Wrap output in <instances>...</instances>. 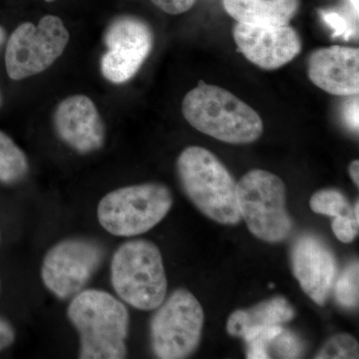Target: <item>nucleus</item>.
Masks as SVG:
<instances>
[{
    "mask_svg": "<svg viewBox=\"0 0 359 359\" xmlns=\"http://www.w3.org/2000/svg\"><path fill=\"white\" fill-rule=\"evenodd\" d=\"M67 318L79 334V358H126L129 311L109 292L94 289L78 292L68 306Z\"/></svg>",
    "mask_w": 359,
    "mask_h": 359,
    "instance_id": "1",
    "label": "nucleus"
},
{
    "mask_svg": "<svg viewBox=\"0 0 359 359\" xmlns=\"http://www.w3.org/2000/svg\"><path fill=\"white\" fill-rule=\"evenodd\" d=\"M182 112L194 128L217 140L250 144L264 131L256 111L228 90L200 81L182 103Z\"/></svg>",
    "mask_w": 359,
    "mask_h": 359,
    "instance_id": "2",
    "label": "nucleus"
},
{
    "mask_svg": "<svg viewBox=\"0 0 359 359\" xmlns=\"http://www.w3.org/2000/svg\"><path fill=\"white\" fill-rule=\"evenodd\" d=\"M180 183L198 209L222 224L242 221L237 199V183L221 162L207 149L186 148L177 160Z\"/></svg>",
    "mask_w": 359,
    "mask_h": 359,
    "instance_id": "3",
    "label": "nucleus"
},
{
    "mask_svg": "<svg viewBox=\"0 0 359 359\" xmlns=\"http://www.w3.org/2000/svg\"><path fill=\"white\" fill-rule=\"evenodd\" d=\"M111 283L130 306L153 311L166 299L168 282L159 248L147 240H132L116 250L111 261Z\"/></svg>",
    "mask_w": 359,
    "mask_h": 359,
    "instance_id": "4",
    "label": "nucleus"
},
{
    "mask_svg": "<svg viewBox=\"0 0 359 359\" xmlns=\"http://www.w3.org/2000/svg\"><path fill=\"white\" fill-rule=\"evenodd\" d=\"M172 205L173 196L163 184L123 187L104 196L97 207V218L111 235L134 237L152 230Z\"/></svg>",
    "mask_w": 359,
    "mask_h": 359,
    "instance_id": "5",
    "label": "nucleus"
},
{
    "mask_svg": "<svg viewBox=\"0 0 359 359\" xmlns=\"http://www.w3.org/2000/svg\"><path fill=\"white\" fill-rule=\"evenodd\" d=\"M237 199L241 218L255 237L271 244L290 237L294 224L280 177L264 170L248 172L237 183Z\"/></svg>",
    "mask_w": 359,
    "mask_h": 359,
    "instance_id": "6",
    "label": "nucleus"
},
{
    "mask_svg": "<svg viewBox=\"0 0 359 359\" xmlns=\"http://www.w3.org/2000/svg\"><path fill=\"white\" fill-rule=\"evenodd\" d=\"M150 325L151 346L156 358L182 359L199 346L204 311L189 290L179 289L158 306Z\"/></svg>",
    "mask_w": 359,
    "mask_h": 359,
    "instance_id": "7",
    "label": "nucleus"
},
{
    "mask_svg": "<svg viewBox=\"0 0 359 359\" xmlns=\"http://www.w3.org/2000/svg\"><path fill=\"white\" fill-rule=\"evenodd\" d=\"M68 41L69 32L57 16H44L37 25L22 23L7 43V74L13 80H22L43 72L62 55Z\"/></svg>",
    "mask_w": 359,
    "mask_h": 359,
    "instance_id": "8",
    "label": "nucleus"
},
{
    "mask_svg": "<svg viewBox=\"0 0 359 359\" xmlns=\"http://www.w3.org/2000/svg\"><path fill=\"white\" fill-rule=\"evenodd\" d=\"M105 255L104 245L93 238H65L45 255L42 282L58 299H70L84 289L100 268Z\"/></svg>",
    "mask_w": 359,
    "mask_h": 359,
    "instance_id": "9",
    "label": "nucleus"
},
{
    "mask_svg": "<svg viewBox=\"0 0 359 359\" xmlns=\"http://www.w3.org/2000/svg\"><path fill=\"white\" fill-rule=\"evenodd\" d=\"M150 26L133 16L113 21L105 33V53L101 59L103 76L115 84L129 81L137 74L153 48Z\"/></svg>",
    "mask_w": 359,
    "mask_h": 359,
    "instance_id": "10",
    "label": "nucleus"
},
{
    "mask_svg": "<svg viewBox=\"0 0 359 359\" xmlns=\"http://www.w3.org/2000/svg\"><path fill=\"white\" fill-rule=\"evenodd\" d=\"M233 39L238 51L257 67L278 69L294 60L302 50L299 34L289 25L256 26L237 23Z\"/></svg>",
    "mask_w": 359,
    "mask_h": 359,
    "instance_id": "11",
    "label": "nucleus"
},
{
    "mask_svg": "<svg viewBox=\"0 0 359 359\" xmlns=\"http://www.w3.org/2000/svg\"><path fill=\"white\" fill-rule=\"evenodd\" d=\"M54 126L59 138L80 154L95 152L105 142L102 118L87 96L68 97L59 104Z\"/></svg>",
    "mask_w": 359,
    "mask_h": 359,
    "instance_id": "12",
    "label": "nucleus"
},
{
    "mask_svg": "<svg viewBox=\"0 0 359 359\" xmlns=\"http://www.w3.org/2000/svg\"><path fill=\"white\" fill-rule=\"evenodd\" d=\"M292 266L302 290L323 306L337 273L334 254L327 245L313 236L299 238L292 247Z\"/></svg>",
    "mask_w": 359,
    "mask_h": 359,
    "instance_id": "13",
    "label": "nucleus"
},
{
    "mask_svg": "<svg viewBox=\"0 0 359 359\" xmlns=\"http://www.w3.org/2000/svg\"><path fill=\"white\" fill-rule=\"evenodd\" d=\"M309 79L314 85L337 96L358 95L359 51L351 47H325L314 50L308 61Z\"/></svg>",
    "mask_w": 359,
    "mask_h": 359,
    "instance_id": "14",
    "label": "nucleus"
},
{
    "mask_svg": "<svg viewBox=\"0 0 359 359\" xmlns=\"http://www.w3.org/2000/svg\"><path fill=\"white\" fill-rule=\"evenodd\" d=\"M224 7L242 25L283 26L299 11V0H224Z\"/></svg>",
    "mask_w": 359,
    "mask_h": 359,
    "instance_id": "15",
    "label": "nucleus"
},
{
    "mask_svg": "<svg viewBox=\"0 0 359 359\" xmlns=\"http://www.w3.org/2000/svg\"><path fill=\"white\" fill-rule=\"evenodd\" d=\"M294 309L282 297H273L249 309L233 311L226 323V330L231 337H243L250 327L283 325L294 318Z\"/></svg>",
    "mask_w": 359,
    "mask_h": 359,
    "instance_id": "16",
    "label": "nucleus"
},
{
    "mask_svg": "<svg viewBox=\"0 0 359 359\" xmlns=\"http://www.w3.org/2000/svg\"><path fill=\"white\" fill-rule=\"evenodd\" d=\"M29 170L25 153L8 135L0 131V182L6 185L20 183Z\"/></svg>",
    "mask_w": 359,
    "mask_h": 359,
    "instance_id": "17",
    "label": "nucleus"
},
{
    "mask_svg": "<svg viewBox=\"0 0 359 359\" xmlns=\"http://www.w3.org/2000/svg\"><path fill=\"white\" fill-rule=\"evenodd\" d=\"M311 209L327 216H353V209L344 194L337 190H321L314 194L309 201Z\"/></svg>",
    "mask_w": 359,
    "mask_h": 359,
    "instance_id": "18",
    "label": "nucleus"
},
{
    "mask_svg": "<svg viewBox=\"0 0 359 359\" xmlns=\"http://www.w3.org/2000/svg\"><path fill=\"white\" fill-rule=\"evenodd\" d=\"M335 297L342 306L354 309L359 302V266L353 262L346 266L335 287Z\"/></svg>",
    "mask_w": 359,
    "mask_h": 359,
    "instance_id": "19",
    "label": "nucleus"
},
{
    "mask_svg": "<svg viewBox=\"0 0 359 359\" xmlns=\"http://www.w3.org/2000/svg\"><path fill=\"white\" fill-rule=\"evenodd\" d=\"M358 342L351 334H335L321 347L316 358H358Z\"/></svg>",
    "mask_w": 359,
    "mask_h": 359,
    "instance_id": "20",
    "label": "nucleus"
},
{
    "mask_svg": "<svg viewBox=\"0 0 359 359\" xmlns=\"http://www.w3.org/2000/svg\"><path fill=\"white\" fill-rule=\"evenodd\" d=\"M302 348L301 340L283 328V332L269 344V353L271 356V351L280 358H297L301 356Z\"/></svg>",
    "mask_w": 359,
    "mask_h": 359,
    "instance_id": "21",
    "label": "nucleus"
},
{
    "mask_svg": "<svg viewBox=\"0 0 359 359\" xmlns=\"http://www.w3.org/2000/svg\"><path fill=\"white\" fill-rule=\"evenodd\" d=\"M321 18L330 28L334 29V37L344 36L346 39H351L354 33L358 32L354 26V18L346 16L335 11H320Z\"/></svg>",
    "mask_w": 359,
    "mask_h": 359,
    "instance_id": "22",
    "label": "nucleus"
},
{
    "mask_svg": "<svg viewBox=\"0 0 359 359\" xmlns=\"http://www.w3.org/2000/svg\"><path fill=\"white\" fill-rule=\"evenodd\" d=\"M359 221L354 216L337 217L332 222V231L340 242H353L354 238L358 235Z\"/></svg>",
    "mask_w": 359,
    "mask_h": 359,
    "instance_id": "23",
    "label": "nucleus"
},
{
    "mask_svg": "<svg viewBox=\"0 0 359 359\" xmlns=\"http://www.w3.org/2000/svg\"><path fill=\"white\" fill-rule=\"evenodd\" d=\"M158 8L169 14H181L190 11L196 0H151Z\"/></svg>",
    "mask_w": 359,
    "mask_h": 359,
    "instance_id": "24",
    "label": "nucleus"
},
{
    "mask_svg": "<svg viewBox=\"0 0 359 359\" xmlns=\"http://www.w3.org/2000/svg\"><path fill=\"white\" fill-rule=\"evenodd\" d=\"M15 337L13 325L0 316V351L11 346L15 340Z\"/></svg>",
    "mask_w": 359,
    "mask_h": 359,
    "instance_id": "25",
    "label": "nucleus"
},
{
    "mask_svg": "<svg viewBox=\"0 0 359 359\" xmlns=\"http://www.w3.org/2000/svg\"><path fill=\"white\" fill-rule=\"evenodd\" d=\"M358 99L348 101L344 106V116L346 124L354 131L358 130Z\"/></svg>",
    "mask_w": 359,
    "mask_h": 359,
    "instance_id": "26",
    "label": "nucleus"
},
{
    "mask_svg": "<svg viewBox=\"0 0 359 359\" xmlns=\"http://www.w3.org/2000/svg\"><path fill=\"white\" fill-rule=\"evenodd\" d=\"M349 175H351V178H353L354 184L356 186H359V162L358 160H354L351 162V164L349 165Z\"/></svg>",
    "mask_w": 359,
    "mask_h": 359,
    "instance_id": "27",
    "label": "nucleus"
},
{
    "mask_svg": "<svg viewBox=\"0 0 359 359\" xmlns=\"http://www.w3.org/2000/svg\"><path fill=\"white\" fill-rule=\"evenodd\" d=\"M4 39H6V32H4V30L0 27V44L4 41Z\"/></svg>",
    "mask_w": 359,
    "mask_h": 359,
    "instance_id": "28",
    "label": "nucleus"
},
{
    "mask_svg": "<svg viewBox=\"0 0 359 359\" xmlns=\"http://www.w3.org/2000/svg\"><path fill=\"white\" fill-rule=\"evenodd\" d=\"M46 2H53L55 1V0H45Z\"/></svg>",
    "mask_w": 359,
    "mask_h": 359,
    "instance_id": "29",
    "label": "nucleus"
},
{
    "mask_svg": "<svg viewBox=\"0 0 359 359\" xmlns=\"http://www.w3.org/2000/svg\"><path fill=\"white\" fill-rule=\"evenodd\" d=\"M0 105H1V95H0Z\"/></svg>",
    "mask_w": 359,
    "mask_h": 359,
    "instance_id": "30",
    "label": "nucleus"
}]
</instances>
